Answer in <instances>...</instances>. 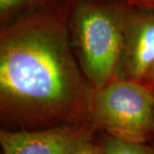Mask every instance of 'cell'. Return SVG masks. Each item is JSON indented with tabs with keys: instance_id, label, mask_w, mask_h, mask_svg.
<instances>
[{
	"instance_id": "obj_1",
	"label": "cell",
	"mask_w": 154,
	"mask_h": 154,
	"mask_svg": "<svg viewBox=\"0 0 154 154\" xmlns=\"http://www.w3.org/2000/svg\"><path fill=\"white\" fill-rule=\"evenodd\" d=\"M93 96L60 19L34 15L2 32L0 102L5 115L28 124L84 123Z\"/></svg>"
},
{
	"instance_id": "obj_2",
	"label": "cell",
	"mask_w": 154,
	"mask_h": 154,
	"mask_svg": "<svg viewBox=\"0 0 154 154\" xmlns=\"http://www.w3.org/2000/svg\"><path fill=\"white\" fill-rule=\"evenodd\" d=\"M73 27L85 75L95 90L104 88L110 83L121 60L124 45L123 12L84 5L75 12Z\"/></svg>"
},
{
	"instance_id": "obj_3",
	"label": "cell",
	"mask_w": 154,
	"mask_h": 154,
	"mask_svg": "<svg viewBox=\"0 0 154 154\" xmlns=\"http://www.w3.org/2000/svg\"><path fill=\"white\" fill-rule=\"evenodd\" d=\"M90 116L107 134L146 142L154 134V94L134 81L111 82L95 90Z\"/></svg>"
},
{
	"instance_id": "obj_4",
	"label": "cell",
	"mask_w": 154,
	"mask_h": 154,
	"mask_svg": "<svg viewBox=\"0 0 154 154\" xmlns=\"http://www.w3.org/2000/svg\"><path fill=\"white\" fill-rule=\"evenodd\" d=\"M91 128L85 123L63 124L42 130H1L4 154H74L91 139Z\"/></svg>"
},
{
	"instance_id": "obj_5",
	"label": "cell",
	"mask_w": 154,
	"mask_h": 154,
	"mask_svg": "<svg viewBox=\"0 0 154 154\" xmlns=\"http://www.w3.org/2000/svg\"><path fill=\"white\" fill-rule=\"evenodd\" d=\"M124 45L119 66L132 79L146 77L154 64V11L124 13Z\"/></svg>"
},
{
	"instance_id": "obj_6",
	"label": "cell",
	"mask_w": 154,
	"mask_h": 154,
	"mask_svg": "<svg viewBox=\"0 0 154 154\" xmlns=\"http://www.w3.org/2000/svg\"><path fill=\"white\" fill-rule=\"evenodd\" d=\"M101 154H154V148L146 142L126 140L106 134L103 138Z\"/></svg>"
},
{
	"instance_id": "obj_7",
	"label": "cell",
	"mask_w": 154,
	"mask_h": 154,
	"mask_svg": "<svg viewBox=\"0 0 154 154\" xmlns=\"http://www.w3.org/2000/svg\"><path fill=\"white\" fill-rule=\"evenodd\" d=\"M30 1L31 0H0V11L4 14L25 5Z\"/></svg>"
},
{
	"instance_id": "obj_8",
	"label": "cell",
	"mask_w": 154,
	"mask_h": 154,
	"mask_svg": "<svg viewBox=\"0 0 154 154\" xmlns=\"http://www.w3.org/2000/svg\"><path fill=\"white\" fill-rule=\"evenodd\" d=\"M74 154H101V147L91 142V140L83 142Z\"/></svg>"
},
{
	"instance_id": "obj_9",
	"label": "cell",
	"mask_w": 154,
	"mask_h": 154,
	"mask_svg": "<svg viewBox=\"0 0 154 154\" xmlns=\"http://www.w3.org/2000/svg\"><path fill=\"white\" fill-rule=\"evenodd\" d=\"M146 78H148L150 80V82L154 83V64L152 67V69H150V71L148 72L147 75H146Z\"/></svg>"
},
{
	"instance_id": "obj_10",
	"label": "cell",
	"mask_w": 154,
	"mask_h": 154,
	"mask_svg": "<svg viewBox=\"0 0 154 154\" xmlns=\"http://www.w3.org/2000/svg\"><path fill=\"white\" fill-rule=\"evenodd\" d=\"M140 1H143V2H146L147 4H151L154 5V0H140Z\"/></svg>"
}]
</instances>
